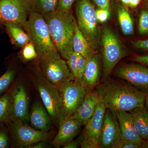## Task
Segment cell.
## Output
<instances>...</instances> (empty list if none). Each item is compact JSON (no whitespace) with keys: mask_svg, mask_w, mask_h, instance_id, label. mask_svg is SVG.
Listing matches in <instances>:
<instances>
[{"mask_svg":"<svg viewBox=\"0 0 148 148\" xmlns=\"http://www.w3.org/2000/svg\"><path fill=\"white\" fill-rule=\"evenodd\" d=\"M123 80L104 79L95 88L106 109L113 112L125 111L145 106L146 95Z\"/></svg>","mask_w":148,"mask_h":148,"instance_id":"6da1fadb","label":"cell"},{"mask_svg":"<svg viewBox=\"0 0 148 148\" xmlns=\"http://www.w3.org/2000/svg\"><path fill=\"white\" fill-rule=\"evenodd\" d=\"M42 16L56 49L63 58L67 60L74 51L73 40L76 18L72 12L61 14L56 11Z\"/></svg>","mask_w":148,"mask_h":148,"instance_id":"7a4b0ae2","label":"cell"},{"mask_svg":"<svg viewBox=\"0 0 148 148\" xmlns=\"http://www.w3.org/2000/svg\"><path fill=\"white\" fill-rule=\"evenodd\" d=\"M100 37L103 77L106 79L110 77L122 58L128 55V51L115 32L108 26H105L101 29Z\"/></svg>","mask_w":148,"mask_h":148,"instance_id":"3957f363","label":"cell"},{"mask_svg":"<svg viewBox=\"0 0 148 148\" xmlns=\"http://www.w3.org/2000/svg\"><path fill=\"white\" fill-rule=\"evenodd\" d=\"M91 0H77L76 22L80 31L96 53L100 51L101 29L99 28L96 9Z\"/></svg>","mask_w":148,"mask_h":148,"instance_id":"277c9868","label":"cell"},{"mask_svg":"<svg viewBox=\"0 0 148 148\" xmlns=\"http://www.w3.org/2000/svg\"><path fill=\"white\" fill-rule=\"evenodd\" d=\"M38 59L40 73L58 89L75 80L66 61L61 58L57 50L47 53Z\"/></svg>","mask_w":148,"mask_h":148,"instance_id":"5b68a950","label":"cell"},{"mask_svg":"<svg viewBox=\"0 0 148 148\" xmlns=\"http://www.w3.org/2000/svg\"><path fill=\"white\" fill-rule=\"evenodd\" d=\"M25 31L29 35L30 41L34 45L38 58L57 50L47 24L42 14L32 11L27 21Z\"/></svg>","mask_w":148,"mask_h":148,"instance_id":"8992f818","label":"cell"},{"mask_svg":"<svg viewBox=\"0 0 148 148\" xmlns=\"http://www.w3.org/2000/svg\"><path fill=\"white\" fill-rule=\"evenodd\" d=\"M34 79V84L39 93L43 106L52 121L59 123L62 119L61 98L59 90L40 73L39 70Z\"/></svg>","mask_w":148,"mask_h":148,"instance_id":"52a82bcc","label":"cell"},{"mask_svg":"<svg viewBox=\"0 0 148 148\" xmlns=\"http://www.w3.org/2000/svg\"><path fill=\"white\" fill-rule=\"evenodd\" d=\"M33 11V0H0V21L16 23L25 30Z\"/></svg>","mask_w":148,"mask_h":148,"instance_id":"ba28073f","label":"cell"},{"mask_svg":"<svg viewBox=\"0 0 148 148\" xmlns=\"http://www.w3.org/2000/svg\"><path fill=\"white\" fill-rule=\"evenodd\" d=\"M114 75L148 95V68L137 63L123 64L115 67Z\"/></svg>","mask_w":148,"mask_h":148,"instance_id":"9c48e42d","label":"cell"},{"mask_svg":"<svg viewBox=\"0 0 148 148\" xmlns=\"http://www.w3.org/2000/svg\"><path fill=\"white\" fill-rule=\"evenodd\" d=\"M58 90L61 98L62 119H67L71 117L79 107L86 90L80 82L75 79Z\"/></svg>","mask_w":148,"mask_h":148,"instance_id":"30bf717a","label":"cell"},{"mask_svg":"<svg viewBox=\"0 0 148 148\" xmlns=\"http://www.w3.org/2000/svg\"><path fill=\"white\" fill-rule=\"evenodd\" d=\"M10 127L16 145L21 148L40 141H47L51 138L49 132L38 130L29 126L27 123L18 119H10Z\"/></svg>","mask_w":148,"mask_h":148,"instance_id":"8fae6325","label":"cell"},{"mask_svg":"<svg viewBox=\"0 0 148 148\" xmlns=\"http://www.w3.org/2000/svg\"><path fill=\"white\" fill-rule=\"evenodd\" d=\"M122 138L115 114L106 109L98 142L99 148H113Z\"/></svg>","mask_w":148,"mask_h":148,"instance_id":"7c38bea8","label":"cell"},{"mask_svg":"<svg viewBox=\"0 0 148 148\" xmlns=\"http://www.w3.org/2000/svg\"><path fill=\"white\" fill-rule=\"evenodd\" d=\"M29 97L26 88L22 84L16 85L12 93L10 119L29 121Z\"/></svg>","mask_w":148,"mask_h":148,"instance_id":"4fadbf2b","label":"cell"},{"mask_svg":"<svg viewBox=\"0 0 148 148\" xmlns=\"http://www.w3.org/2000/svg\"><path fill=\"white\" fill-rule=\"evenodd\" d=\"M103 75V65L101 55L95 53L87 59L81 84L86 91L94 89L100 84Z\"/></svg>","mask_w":148,"mask_h":148,"instance_id":"5bb4252c","label":"cell"},{"mask_svg":"<svg viewBox=\"0 0 148 148\" xmlns=\"http://www.w3.org/2000/svg\"><path fill=\"white\" fill-rule=\"evenodd\" d=\"M83 125L80 121L71 118L61 120L58 123V132L52 142V146L59 148L73 140Z\"/></svg>","mask_w":148,"mask_h":148,"instance_id":"9a60e30c","label":"cell"},{"mask_svg":"<svg viewBox=\"0 0 148 148\" xmlns=\"http://www.w3.org/2000/svg\"><path fill=\"white\" fill-rule=\"evenodd\" d=\"M100 99L95 88L86 91L82 102L70 118L79 120L82 122L84 125L85 124L94 114Z\"/></svg>","mask_w":148,"mask_h":148,"instance_id":"2e32d148","label":"cell"},{"mask_svg":"<svg viewBox=\"0 0 148 148\" xmlns=\"http://www.w3.org/2000/svg\"><path fill=\"white\" fill-rule=\"evenodd\" d=\"M106 110L103 101L100 99L94 114L85 124L84 132L98 146Z\"/></svg>","mask_w":148,"mask_h":148,"instance_id":"e0dca14e","label":"cell"},{"mask_svg":"<svg viewBox=\"0 0 148 148\" xmlns=\"http://www.w3.org/2000/svg\"><path fill=\"white\" fill-rule=\"evenodd\" d=\"M29 121L35 128L49 132L52 128L51 118L44 106L40 102H36L29 112Z\"/></svg>","mask_w":148,"mask_h":148,"instance_id":"ac0fdd59","label":"cell"},{"mask_svg":"<svg viewBox=\"0 0 148 148\" xmlns=\"http://www.w3.org/2000/svg\"><path fill=\"white\" fill-rule=\"evenodd\" d=\"M119 123L122 138L137 144L140 148L143 142L135 130L131 115L128 112H114Z\"/></svg>","mask_w":148,"mask_h":148,"instance_id":"d6986e66","label":"cell"},{"mask_svg":"<svg viewBox=\"0 0 148 148\" xmlns=\"http://www.w3.org/2000/svg\"><path fill=\"white\" fill-rule=\"evenodd\" d=\"M135 130L143 140H148V111L145 106H140L129 112Z\"/></svg>","mask_w":148,"mask_h":148,"instance_id":"ffe728a7","label":"cell"},{"mask_svg":"<svg viewBox=\"0 0 148 148\" xmlns=\"http://www.w3.org/2000/svg\"><path fill=\"white\" fill-rule=\"evenodd\" d=\"M3 23L11 41L13 44L18 47H23L30 41L29 35L21 26L10 21Z\"/></svg>","mask_w":148,"mask_h":148,"instance_id":"44dd1931","label":"cell"},{"mask_svg":"<svg viewBox=\"0 0 148 148\" xmlns=\"http://www.w3.org/2000/svg\"><path fill=\"white\" fill-rule=\"evenodd\" d=\"M73 49L74 51L79 53L86 59L90 58L95 53H97L80 31L77 25L76 20L75 25Z\"/></svg>","mask_w":148,"mask_h":148,"instance_id":"7402d4cb","label":"cell"},{"mask_svg":"<svg viewBox=\"0 0 148 148\" xmlns=\"http://www.w3.org/2000/svg\"><path fill=\"white\" fill-rule=\"evenodd\" d=\"M114 6L120 27L123 33L126 36L133 34L134 24L130 14L125 6L118 2H114Z\"/></svg>","mask_w":148,"mask_h":148,"instance_id":"603a6c76","label":"cell"},{"mask_svg":"<svg viewBox=\"0 0 148 148\" xmlns=\"http://www.w3.org/2000/svg\"><path fill=\"white\" fill-rule=\"evenodd\" d=\"M58 0H33V11L42 15L54 12L57 9Z\"/></svg>","mask_w":148,"mask_h":148,"instance_id":"cb8c5ba5","label":"cell"},{"mask_svg":"<svg viewBox=\"0 0 148 148\" xmlns=\"http://www.w3.org/2000/svg\"><path fill=\"white\" fill-rule=\"evenodd\" d=\"M12 93H7L0 98V123L10 118Z\"/></svg>","mask_w":148,"mask_h":148,"instance_id":"d4e9b609","label":"cell"},{"mask_svg":"<svg viewBox=\"0 0 148 148\" xmlns=\"http://www.w3.org/2000/svg\"><path fill=\"white\" fill-rule=\"evenodd\" d=\"M16 72L13 69H9L0 77V93L6 90L13 82Z\"/></svg>","mask_w":148,"mask_h":148,"instance_id":"484cf974","label":"cell"},{"mask_svg":"<svg viewBox=\"0 0 148 148\" xmlns=\"http://www.w3.org/2000/svg\"><path fill=\"white\" fill-rule=\"evenodd\" d=\"M138 32L144 36L148 34V9H144L140 12L138 24Z\"/></svg>","mask_w":148,"mask_h":148,"instance_id":"4316f807","label":"cell"},{"mask_svg":"<svg viewBox=\"0 0 148 148\" xmlns=\"http://www.w3.org/2000/svg\"><path fill=\"white\" fill-rule=\"evenodd\" d=\"M21 55L23 60L26 61H31L38 57V53L34 45L31 41L23 47Z\"/></svg>","mask_w":148,"mask_h":148,"instance_id":"83f0119b","label":"cell"},{"mask_svg":"<svg viewBox=\"0 0 148 148\" xmlns=\"http://www.w3.org/2000/svg\"><path fill=\"white\" fill-rule=\"evenodd\" d=\"M77 0H58L56 11L58 13L67 14L71 12L72 6Z\"/></svg>","mask_w":148,"mask_h":148,"instance_id":"f1b7e54d","label":"cell"},{"mask_svg":"<svg viewBox=\"0 0 148 148\" xmlns=\"http://www.w3.org/2000/svg\"><path fill=\"white\" fill-rule=\"evenodd\" d=\"M77 58V53L74 51L66 61L69 70L75 77V79H77L78 76Z\"/></svg>","mask_w":148,"mask_h":148,"instance_id":"f546056e","label":"cell"},{"mask_svg":"<svg viewBox=\"0 0 148 148\" xmlns=\"http://www.w3.org/2000/svg\"><path fill=\"white\" fill-rule=\"evenodd\" d=\"M87 59L81 55L77 53V78L75 79L81 82L84 74L86 66Z\"/></svg>","mask_w":148,"mask_h":148,"instance_id":"4dcf8cb0","label":"cell"},{"mask_svg":"<svg viewBox=\"0 0 148 148\" xmlns=\"http://www.w3.org/2000/svg\"><path fill=\"white\" fill-rule=\"evenodd\" d=\"M81 148H99L97 144H95L90 138H89L84 132L79 140Z\"/></svg>","mask_w":148,"mask_h":148,"instance_id":"1f68e13d","label":"cell"},{"mask_svg":"<svg viewBox=\"0 0 148 148\" xmlns=\"http://www.w3.org/2000/svg\"><path fill=\"white\" fill-rule=\"evenodd\" d=\"M96 15L98 22L105 23L110 18V10L106 9L98 8L96 10Z\"/></svg>","mask_w":148,"mask_h":148,"instance_id":"d6a6232c","label":"cell"},{"mask_svg":"<svg viewBox=\"0 0 148 148\" xmlns=\"http://www.w3.org/2000/svg\"><path fill=\"white\" fill-rule=\"evenodd\" d=\"M140 146L121 138L116 143L113 148H140Z\"/></svg>","mask_w":148,"mask_h":148,"instance_id":"836d02e7","label":"cell"},{"mask_svg":"<svg viewBox=\"0 0 148 148\" xmlns=\"http://www.w3.org/2000/svg\"><path fill=\"white\" fill-rule=\"evenodd\" d=\"M134 47L148 51V39L138 40L132 42Z\"/></svg>","mask_w":148,"mask_h":148,"instance_id":"e575fe53","label":"cell"},{"mask_svg":"<svg viewBox=\"0 0 148 148\" xmlns=\"http://www.w3.org/2000/svg\"><path fill=\"white\" fill-rule=\"evenodd\" d=\"M92 1V0H91ZM98 8L110 10V0H92Z\"/></svg>","mask_w":148,"mask_h":148,"instance_id":"d590c367","label":"cell"},{"mask_svg":"<svg viewBox=\"0 0 148 148\" xmlns=\"http://www.w3.org/2000/svg\"><path fill=\"white\" fill-rule=\"evenodd\" d=\"M131 59L136 63L143 64L148 67V54L136 56L132 57Z\"/></svg>","mask_w":148,"mask_h":148,"instance_id":"8d00e7d4","label":"cell"},{"mask_svg":"<svg viewBox=\"0 0 148 148\" xmlns=\"http://www.w3.org/2000/svg\"><path fill=\"white\" fill-rule=\"evenodd\" d=\"M8 145V139L6 133L0 131V148H7Z\"/></svg>","mask_w":148,"mask_h":148,"instance_id":"74e56055","label":"cell"},{"mask_svg":"<svg viewBox=\"0 0 148 148\" xmlns=\"http://www.w3.org/2000/svg\"><path fill=\"white\" fill-rule=\"evenodd\" d=\"M79 145V140H72L62 146L63 148H77Z\"/></svg>","mask_w":148,"mask_h":148,"instance_id":"f35d334b","label":"cell"},{"mask_svg":"<svg viewBox=\"0 0 148 148\" xmlns=\"http://www.w3.org/2000/svg\"><path fill=\"white\" fill-rule=\"evenodd\" d=\"M47 146L46 141H40L29 146L27 148H44Z\"/></svg>","mask_w":148,"mask_h":148,"instance_id":"ab89813d","label":"cell"},{"mask_svg":"<svg viewBox=\"0 0 148 148\" xmlns=\"http://www.w3.org/2000/svg\"><path fill=\"white\" fill-rule=\"evenodd\" d=\"M141 0H130L129 6L132 8H135L140 4Z\"/></svg>","mask_w":148,"mask_h":148,"instance_id":"60d3db41","label":"cell"},{"mask_svg":"<svg viewBox=\"0 0 148 148\" xmlns=\"http://www.w3.org/2000/svg\"><path fill=\"white\" fill-rule=\"evenodd\" d=\"M140 148H148V140L143 141Z\"/></svg>","mask_w":148,"mask_h":148,"instance_id":"b9f144b4","label":"cell"},{"mask_svg":"<svg viewBox=\"0 0 148 148\" xmlns=\"http://www.w3.org/2000/svg\"><path fill=\"white\" fill-rule=\"evenodd\" d=\"M123 5L126 6H129L130 0H120Z\"/></svg>","mask_w":148,"mask_h":148,"instance_id":"7bdbcfd3","label":"cell"},{"mask_svg":"<svg viewBox=\"0 0 148 148\" xmlns=\"http://www.w3.org/2000/svg\"><path fill=\"white\" fill-rule=\"evenodd\" d=\"M145 106L148 111V95H146Z\"/></svg>","mask_w":148,"mask_h":148,"instance_id":"ee69618b","label":"cell"},{"mask_svg":"<svg viewBox=\"0 0 148 148\" xmlns=\"http://www.w3.org/2000/svg\"><path fill=\"white\" fill-rule=\"evenodd\" d=\"M146 1H147V4H148V0H146Z\"/></svg>","mask_w":148,"mask_h":148,"instance_id":"f6af8a7d","label":"cell"}]
</instances>
